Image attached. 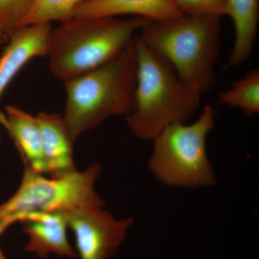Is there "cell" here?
Wrapping results in <instances>:
<instances>
[{
  "label": "cell",
  "mask_w": 259,
  "mask_h": 259,
  "mask_svg": "<svg viewBox=\"0 0 259 259\" xmlns=\"http://www.w3.org/2000/svg\"><path fill=\"white\" fill-rule=\"evenodd\" d=\"M8 38L9 37L6 36V35H3V34L0 33V47L2 46L5 45L8 42Z\"/></svg>",
  "instance_id": "cell-18"
},
{
  "label": "cell",
  "mask_w": 259,
  "mask_h": 259,
  "mask_svg": "<svg viewBox=\"0 0 259 259\" xmlns=\"http://www.w3.org/2000/svg\"><path fill=\"white\" fill-rule=\"evenodd\" d=\"M24 233L28 242L24 250L40 259L49 255L76 258V250L70 244L68 228L64 212L37 213L24 220Z\"/></svg>",
  "instance_id": "cell-9"
},
{
  "label": "cell",
  "mask_w": 259,
  "mask_h": 259,
  "mask_svg": "<svg viewBox=\"0 0 259 259\" xmlns=\"http://www.w3.org/2000/svg\"><path fill=\"white\" fill-rule=\"evenodd\" d=\"M0 259H7L4 253H3V250L1 249V247H0Z\"/></svg>",
  "instance_id": "cell-19"
},
{
  "label": "cell",
  "mask_w": 259,
  "mask_h": 259,
  "mask_svg": "<svg viewBox=\"0 0 259 259\" xmlns=\"http://www.w3.org/2000/svg\"><path fill=\"white\" fill-rule=\"evenodd\" d=\"M221 18L182 15L169 20H148L136 37L166 59L182 83L202 98L216 83Z\"/></svg>",
  "instance_id": "cell-1"
},
{
  "label": "cell",
  "mask_w": 259,
  "mask_h": 259,
  "mask_svg": "<svg viewBox=\"0 0 259 259\" xmlns=\"http://www.w3.org/2000/svg\"><path fill=\"white\" fill-rule=\"evenodd\" d=\"M223 105L241 110L247 115L259 112V71L254 69L233 81L231 88L218 93Z\"/></svg>",
  "instance_id": "cell-14"
},
{
  "label": "cell",
  "mask_w": 259,
  "mask_h": 259,
  "mask_svg": "<svg viewBox=\"0 0 259 259\" xmlns=\"http://www.w3.org/2000/svg\"><path fill=\"white\" fill-rule=\"evenodd\" d=\"M0 125L7 131L18 150L23 164L46 175L41 135L36 115H30L15 105L0 112Z\"/></svg>",
  "instance_id": "cell-11"
},
{
  "label": "cell",
  "mask_w": 259,
  "mask_h": 259,
  "mask_svg": "<svg viewBox=\"0 0 259 259\" xmlns=\"http://www.w3.org/2000/svg\"><path fill=\"white\" fill-rule=\"evenodd\" d=\"M36 118L41 135L46 175L59 177L76 171L73 153L75 142L62 115L42 112Z\"/></svg>",
  "instance_id": "cell-10"
},
{
  "label": "cell",
  "mask_w": 259,
  "mask_h": 259,
  "mask_svg": "<svg viewBox=\"0 0 259 259\" xmlns=\"http://www.w3.org/2000/svg\"><path fill=\"white\" fill-rule=\"evenodd\" d=\"M34 0H0V33L9 37L22 28Z\"/></svg>",
  "instance_id": "cell-16"
},
{
  "label": "cell",
  "mask_w": 259,
  "mask_h": 259,
  "mask_svg": "<svg viewBox=\"0 0 259 259\" xmlns=\"http://www.w3.org/2000/svg\"><path fill=\"white\" fill-rule=\"evenodd\" d=\"M137 78L134 112L125 117L136 139L152 141L163 129L185 123L196 113L201 98L182 83L169 63L134 39Z\"/></svg>",
  "instance_id": "cell-4"
},
{
  "label": "cell",
  "mask_w": 259,
  "mask_h": 259,
  "mask_svg": "<svg viewBox=\"0 0 259 259\" xmlns=\"http://www.w3.org/2000/svg\"><path fill=\"white\" fill-rule=\"evenodd\" d=\"M226 15L235 28L234 44L228 62L236 67L251 56L258 31L259 0H228Z\"/></svg>",
  "instance_id": "cell-13"
},
{
  "label": "cell",
  "mask_w": 259,
  "mask_h": 259,
  "mask_svg": "<svg viewBox=\"0 0 259 259\" xmlns=\"http://www.w3.org/2000/svg\"><path fill=\"white\" fill-rule=\"evenodd\" d=\"M179 11L188 16L226 15L228 0H172Z\"/></svg>",
  "instance_id": "cell-17"
},
{
  "label": "cell",
  "mask_w": 259,
  "mask_h": 259,
  "mask_svg": "<svg viewBox=\"0 0 259 259\" xmlns=\"http://www.w3.org/2000/svg\"><path fill=\"white\" fill-rule=\"evenodd\" d=\"M90 0H34L23 26L51 24L58 21L66 23L74 18L78 7Z\"/></svg>",
  "instance_id": "cell-15"
},
{
  "label": "cell",
  "mask_w": 259,
  "mask_h": 259,
  "mask_svg": "<svg viewBox=\"0 0 259 259\" xmlns=\"http://www.w3.org/2000/svg\"><path fill=\"white\" fill-rule=\"evenodd\" d=\"M147 20L74 18L51 28L46 56L51 72L65 81L107 64L134 41Z\"/></svg>",
  "instance_id": "cell-3"
},
{
  "label": "cell",
  "mask_w": 259,
  "mask_h": 259,
  "mask_svg": "<svg viewBox=\"0 0 259 259\" xmlns=\"http://www.w3.org/2000/svg\"><path fill=\"white\" fill-rule=\"evenodd\" d=\"M101 169L98 163H93L82 171L51 177L24 165L18 188L0 204V236L31 214L104 207L105 201L95 189Z\"/></svg>",
  "instance_id": "cell-5"
},
{
  "label": "cell",
  "mask_w": 259,
  "mask_h": 259,
  "mask_svg": "<svg viewBox=\"0 0 259 259\" xmlns=\"http://www.w3.org/2000/svg\"><path fill=\"white\" fill-rule=\"evenodd\" d=\"M136 78L134 40L113 60L64 81L66 103L62 116L74 142L109 117H126L134 112Z\"/></svg>",
  "instance_id": "cell-2"
},
{
  "label": "cell",
  "mask_w": 259,
  "mask_h": 259,
  "mask_svg": "<svg viewBox=\"0 0 259 259\" xmlns=\"http://www.w3.org/2000/svg\"><path fill=\"white\" fill-rule=\"evenodd\" d=\"M215 115L214 107L207 104L194 122L168 126L153 140L148 166L156 180L169 187L189 189L215 185L217 178L207 151Z\"/></svg>",
  "instance_id": "cell-6"
},
{
  "label": "cell",
  "mask_w": 259,
  "mask_h": 259,
  "mask_svg": "<svg viewBox=\"0 0 259 259\" xmlns=\"http://www.w3.org/2000/svg\"><path fill=\"white\" fill-rule=\"evenodd\" d=\"M64 214L80 259L110 258L134 223L131 218L117 219L104 207H81Z\"/></svg>",
  "instance_id": "cell-7"
},
{
  "label": "cell",
  "mask_w": 259,
  "mask_h": 259,
  "mask_svg": "<svg viewBox=\"0 0 259 259\" xmlns=\"http://www.w3.org/2000/svg\"><path fill=\"white\" fill-rule=\"evenodd\" d=\"M130 15L149 20H165L183 15L172 0H90L78 7L74 18H117Z\"/></svg>",
  "instance_id": "cell-12"
},
{
  "label": "cell",
  "mask_w": 259,
  "mask_h": 259,
  "mask_svg": "<svg viewBox=\"0 0 259 259\" xmlns=\"http://www.w3.org/2000/svg\"><path fill=\"white\" fill-rule=\"evenodd\" d=\"M51 24L22 27L10 35L0 56V99L29 61L47 56Z\"/></svg>",
  "instance_id": "cell-8"
}]
</instances>
